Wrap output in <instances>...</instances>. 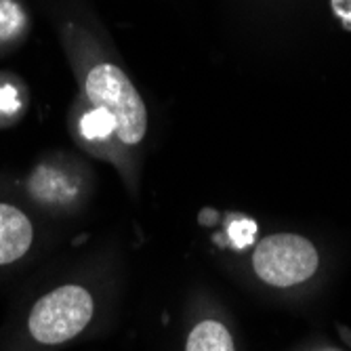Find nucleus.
<instances>
[{"label":"nucleus","instance_id":"1","mask_svg":"<svg viewBox=\"0 0 351 351\" xmlns=\"http://www.w3.org/2000/svg\"><path fill=\"white\" fill-rule=\"evenodd\" d=\"M86 99L93 108L106 110L116 122V137L126 145H137L147 131V110L141 95L114 63H97L84 80Z\"/></svg>","mask_w":351,"mask_h":351},{"label":"nucleus","instance_id":"2","mask_svg":"<svg viewBox=\"0 0 351 351\" xmlns=\"http://www.w3.org/2000/svg\"><path fill=\"white\" fill-rule=\"evenodd\" d=\"M95 305L86 289L66 284L45 295L29 311L27 328L40 345H59L80 335L93 317Z\"/></svg>","mask_w":351,"mask_h":351},{"label":"nucleus","instance_id":"3","mask_svg":"<svg viewBox=\"0 0 351 351\" xmlns=\"http://www.w3.org/2000/svg\"><path fill=\"white\" fill-rule=\"evenodd\" d=\"M317 265H320V254L315 246L297 234L267 236L257 244L252 254L254 274L276 289H289L309 280Z\"/></svg>","mask_w":351,"mask_h":351},{"label":"nucleus","instance_id":"4","mask_svg":"<svg viewBox=\"0 0 351 351\" xmlns=\"http://www.w3.org/2000/svg\"><path fill=\"white\" fill-rule=\"evenodd\" d=\"M34 240V226L27 215L7 202H0V265L19 261Z\"/></svg>","mask_w":351,"mask_h":351},{"label":"nucleus","instance_id":"5","mask_svg":"<svg viewBox=\"0 0 351 351\" xmlns=\"http://www.w3.org/2000/svg\"><path fill=\"white\" fill-rule=\"evenodd\" d=\"M29 191H32V196H36L43 202L61 204L74 194V187L70 185V181L59 169L43 165L29 179Z\"/></svg>","mask_w":351,"mask_h":351},{"label":"nucleus","instance_id":"6","mask_svg":"<svg viewBox=\"0 0 351 351\" xmlns=\"http://www.w3.org/2000/svg\"><path fill=\"white\" fill-rule=\"evenodd\" d=\"M185 351H236V349H234L232 335L226 326L215 320H206L191 330Z\"/></svg>","mask_w":351,"mask_h":351},{"label":"nucleus","instance_id":"7","mask_svg":"<svg viewBox=\"0 0 351 351\" xmlns=\"http://www.w3.org/2000/svg\"><path fill=\"white\" fill-rule=\"evenodd\" d=\"M80 133L86 141H106L110 135H116V122L106 110L93 108L80 118Z\"/></svg>","mask_w":351,"mask_h":351},{"label":"nucleus","instance_id":"8","mask_svg":"<svg viewBox=\"0 0 351 351\" xmlns=\"http://www.w3.org/2000/svg\"><path fill=\"white\" fill-rule=\"evenodd\" d=\"M254 236H257V223L238 215L230 219L228 226V238L232 242L234 248H246L254 242Z\"/></svg>","mask_w":351,"mask_h":351},{"label":"nucleus","instance_id":"9","mask_svg":"<svg viewBox=\"0 0 351 351\" xmlns=\"http://www.w3.org/2000/svg\"><path fill=\"white\" fill-rule=\"evenodd\" d=\"M21 25L19 7H15L11 0H0V40L11 38Z\"/></svg>","mask_w":351,"mask_h":351},{"label":"nucleus","instance_id":"10","mask_svg":"<svg viewBox=\"0 0 351 351\" xmlns=\"http://www.w3.org/2000/svg\"><path fill=\"white\" fill-rule=\"evenodd\" d=\"M332 9L343 19V23L351 27V0H332Z\"/></svg>","mask_w":351,"mask_h":351},{"label":"nucleus","instance_id":"11","mask_svg":"<svg viewBox=\"0 0 351 351\" xmlns=\"http://www.w3.org/2000/svg\"><path fill=\"white\" fill-rule=\"evenodd\" d=\"M0 108H3V110H11L13 108V90L11 88L0 90Z\"/></svg>","mask_w":351,"mask_h":351},{"label":"nucleus","instance_id":"12","mask_svg":"<svg viewBox=\"0 0 351 351\" xmlns=\"http://www.w3.org/2000/svg\"><path fill=\"white\" fill-rule=\"evenodd\" d=\"M200 221H202V223H206V226H215V223H217V213H215V210H210V208H206V210H202Z\"/></svg>","mask_w":351,"mask_h":351},{"label":"nucleus","instance_id":"13","mask_svg":"<svg viewBox=\"0 0 351 351\" xmlns=\"http://www.w3.org/2000/svg\"><path fill=\"white\" fill-rule=\"evenodd\" d=\"M320 351H337V349H320Z\"/></svg>","mask_w":351,"mask_h":351}]
</instances>
